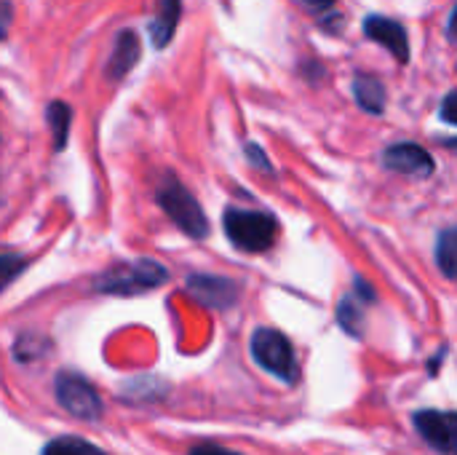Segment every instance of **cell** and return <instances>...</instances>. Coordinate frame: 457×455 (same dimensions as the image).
Segmentation results:
<instances>
[{
  "label": "cell",
  "instance_id": "obj_15",
  "mask_svg": "<svg viewBox=\"0 0 457 455\" xmlns=\"http://www.w3.org/2000/svg\"><path fill=\"white\" fill-rule=\"evenodd\" d=\"M43 455H104L96 445L86 442V440H78V437H59V440H51Z\"/></svg>",
  "mask_w": 457,
  "mask_h": 455
},
{
  "label": "cell",
  "instance_id": "obj_13",
  "mask_svg": "<svg viewBox=\"0 0 457 455\" xmlns=\"http://www.w3.org/2000/svg\"><path fill=\"white\" fill-rule=\"evenodd\" d=\"M46 118H48V126L54 131V150H62L67 145V137H70V118H72L70 105L51 102L48 110H46Z\"/></svg>",
  "mask_w": 457,
  "mask_h": 455
},
{
  "label": "cell",
  "instance_id": "obj_20",
  "mask_svg": "<svg viewBox=\"0 0 457 455\" xmlns=\"http://www.w3.org/2000/svg\"><path fill=\"white\" fill-rule=\"evenodd\" d=\"M8 24H11V5L5 0H0V38H5Z\"/></svg>",
  "mask_w": 457,
  "mask_h": 455
},
{
  "label": "cell",
  "instance_id": "obj_9",
  "mask_svg": "<svg viewBox=\"0 0 457 455\" xmlns=\"http://www.w3.org/2000/svg\"><path fill=\"white\" fill-rule=\"evenodd\" d=\"M364 32L375 43L386 46L399 62L410 59V40H407V32H404V27L399 21L386 19V16H367L364 19Z\"/></svg>",
  "mask_w": 457,
  "mask_h": 455
},
{
  "label": "cell",
  "instance_id": "obj_23",
  "mask_svg": "<svg viewBox=\"0 0 457 455\" xmlns=\"http://www.w3.org/2000/svg\"><path fill=\"white\" fill-rule=\"evenodd\" d=\"M450 38L457 40V8H455V13H453V19H450Z\"/></svg>",
  "mask_w": 457,
  "mask_h": 455
},
{
  "label": "cell",
  "instance_id": "obj_21",
  "mask_svg": "<svg viewBox=\"0 0 457 455\" xmlns=\"http://www.w3.org/2000/svg\"><path fill=\"white\" fill-rule=\"evenodd\" d=\"M187 455H238L225 451V448H214V445H201V448H193Z\"/></svg>",
  "mask_w": 457,
  "mask_h": 455
},
{
  "label": "cell",
  "instance_id": "obj_10",
  "mask_svg": "<svg viewBox=\"0 0 457 455\" xmlns=\"http://www.w3.org/2000/svg\"><path fill=\"white\" fill-rule=\"evenodd\" d=\"M139 54H142V46H139V38L134 29H123L115 40V48H112V56L107 62V75L112 80L123 78L137 62H139Z\"/></svg>",
  "mask_w": 457,
  "mask_h": 455
},
{
  "label": "cell",
  "instance_id": "obj_1",
  "mask_svg": "<svg viewBox=\"0 0 457 455\" xmlns=\"http://www.w3.org/2000/svg\"><path fill=\"white\" fill-rule=\"evenodd\" d=\"M158 204L174 220V225L182 233H187L190 239H206L209 236V220H206L201 204L177 177L169 174L158 185Z\"/></svg>",
  "mask_w": 457,
  "mask_h": 455
},
{
  "label": "cell",
  "instance_id": "obj_11",
  "mask_svg": "<svg viewBox=\"0 0 457 455\" xmlns=\"http://www.w3.org/2000/svg\"><path fill=\"white\" fill-rule=\"evenodd\" d=\"M179 0H158V16L150 24V35L155 48H166L177 32V21H179Z\"/></svg>",
  "mask_w": 457,
  "mask_h": 455
},
{
  "label": "cell",
  "instance_id": "obj_18",
  "mask_svg": "<svg viewBox=\"0 0 457 455\" xmlns=\"http://www.w3.org/2000/svg\"><path fill=\"white\" fill-rule=\"evenodd\" d=\"M442 118H445L447 123H455L457 126V91L447 94V99H445V105H442Z\"/></svg>",
  "mask_w": 457,
  "mask_h": 455
},
{
  "label": "cell",
  "instance_id": "obj_7",
  "mask_svg": "<svg viewBox=\"0 0 457 455\" xmlns=\"http://www.w3.org/2000/svg\"><path fill=\"white\" fill-rule=\"evenodd\" d=\"M187 292L209 308H230L238 300V284L220 276H190Z\"/></svg>",
  "mask_w": 457,
  "mask_h": 455
},
{
  "label": "cell",
  "instance_id": "obj_12",
  "mask_svg": "<svg viewBox=\"0 0 457 455\" xmlns=\"http://www.w3.org/2000/svg\"><path fill=\"white\" fill-rule=\"evenodd\" d=\"M353 94H356V102L367 113H383L386 110V88L378 78H372V75L353 78Z\"/></svg>",
  "mask_w": 457,
  "mask_h": 455
},
{
  "label": "cell",
  "instance_id": "obj_2",
  "mask_svg": "<svg viewBox=\"0 0 457 455\" xmlns=\"http://www.w3.org/2000/svg\"><path fill=\"white\" fill-rule=\"evenodd\" d=\"M225 233H228L230 244L244 252H265L273 247L278 225L265 212L228 209L225 212Z\"/></svg>",
  "mask_w": 457,
  "mask_h": 455
},
{
  "label": "cell",
  "instance_id": "obj_4",
  "mask_svg": "<svg viewBox=\"0 0 457 455\" xmlns=\"http://www.w3.org/2000/svg\"><path fill=\"white\" fill-rule=\"evenodd\" d=\"M166 276L169 274L161 263L142 257L131 265H120V268H112L110 274H104L96 282V290L110 292V295H137L142 290L161 287L166 282Z\"/></svg>",
  "mask_w": 457,
  "mask_h": 455
},
{
  "label": "cell",
  "instance_id": "obj_19",
  "mask_svg": "<svg viewBox=\"0 0 457 455\" xmlns=\"http://www.w3.org/2000/svg\"><path fill=\"white\" fill-rule=\"evenodd\" d=\"M246 156H249L252 164H257L260 169H268V172H270V161L262 156V150H260L257 145H246Z\"/></svg>",
  "mask_w": 457,
  "mask_h": 455
},
{
  "label": "cell",
  "instance_id": "obj_8",
  "mask_svg": "<svg viewBox=\"0 0 457 455\" xmlns=\"http://www.w3.org/2000/svg\"><path fill=\"white\" fill-rule=\"evenodd\" d=\"M386 166L402 174H412V177H428L434 172V158L428 156L426 147L415 145V142H402L386 150L383 156Z\"/></svg>",
  "mask_w": 457,
  "mask_h": 455
},
{
  "label": "cell",
  "instance_id": "obj_6",
  "mask_svg": "<svg viewBox=\"0 0 457 455\" xmlns=\"http://www.w3.org/2000/svg\"><path fill=\"white\" fill-rule=\"evenodd\" d=\"M415 426L420 437L439 453L457 455V413L442 410H420L415 416Z\"/></svg>",
  "mask_w": 457,
  "mask_h": 455
},
{
  "label": "cell",
  "instance_id": "obj_22",
  "mask_svg": "<svg viewBox=\"0 0 457 455\" xmlns=\"http://www.w3.org/2000/svg\"><path fill=\"white\" fill-rule=\"evenodd\" d=\"M311 11H327V8H332L335 5V0H303Z\"/></svg>",
  "mask_w": 457,
  "mask_h": 455
},
{
  "label": "cell",
  "instance_id": "obj_16",
  "mask_svg": "<svg viewBox=\"0 0 457 455\" xmlns=\"http://www.w3.org/2000/svg\"><path fill=\"white\" fill-rule=\"evenodd\" d=\"M337 319H340V324H343V330L345 333H351V335H361V330H364V316H361V308L356 306V300H351V298H345L343 303H340V308H337Z\"/></svg>",
  "mask_w": 457,
  "mask_h": 455
},
{
  "label": "cell",
  "instance_id": "obj_5",
  "mask_svg": "<svg viewBox=\"0 0 457 455\" xmlns=\"http://www.w3.org/2000/svg\"><path fill=\"white\" fill-rule=\"evenodd\" d=\"M56 400L78 421H96L102 416L99 394L94 392V386L86 378H80L75 373L56 375Z\"/></svg>",
  "mask_w": 457,
  "mask_h": 455
},
{
  "label": "cell",
  "instance_id": "obj_3",
  "mask_svg": "<svg viewBox=\"0 0 457 455\" xmlns=\"http://www.w3.org/2000/svg\"><path fill=\"white\" fill-rule=\"evenodd\" d=\"M252 357L257 359V365L262 370H268L270 375L281 378L284 383H295L297 381V362H295L292 343L278 330L260 327L252 335Z\"/></svg>",
  "mask_w": 457,
  "mask_h": 455
},
{
  "label": "cell",
  "instance_id": "obj_14",
  "mask_svg": "<svg viewBox=\"0 0 457 455\" xmlns=\"http://www.w3.org/2000/svg\"><path fill=\"white\" fill-rule=\"evenodd\" d=\"M436 263L447 279H457V228H447L436 241Z\"/></svg>",
  "mask_w": 457,
  "mask_h": 455
},
{
  "label": "cell",
  "instance_id": "obj_17",
  "mask_svg": "<svg viewBox=\"0 0 457 455\" xmlns=\"http://www.w3.org/2000/svg\"><path fill=\"white\" fill-rule=\"evenodd\" d=\"M27 260L24 257H11V255H0V290H5L21 271H24Z\"/></svg>",
  "mask_w": 457,
  "mask_h": 455
}]
</instances>
